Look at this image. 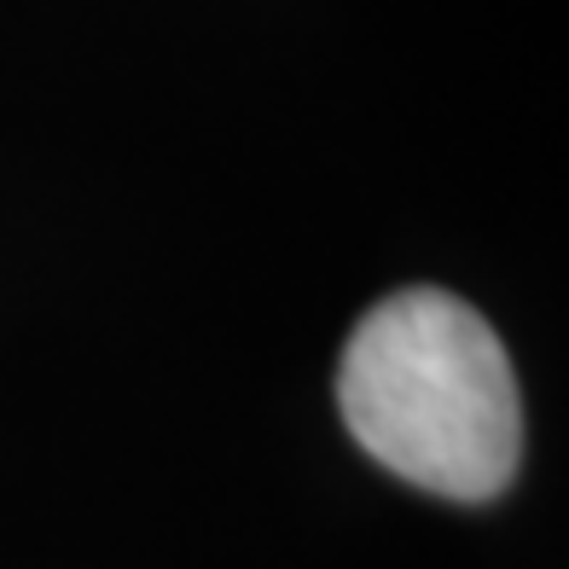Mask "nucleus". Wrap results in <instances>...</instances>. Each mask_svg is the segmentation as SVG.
Returning <instances> with one entry per match:
<instances>
[{"instance_id": "obj_1", "label": "nucleus", "mask_w": 569, "mask_h": 569, "mask_svg": "<svg viewBox=\"0 0 569 569\" xmlns=\"http://www.w3.org/2000/svg\"><path fill=\"white\" fill-rule=\"evenodd\" d=\"M338 412L383 471L442 500H495L523 459L511 355L465 297L407 284L355 320Z\"/></svg>"}]
</instances>
